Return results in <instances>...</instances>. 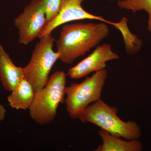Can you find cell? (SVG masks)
Instances as JSON below:
<instances>
[{
    "mask_svg": "<svg viewBox=\"0 0 151 151\" xmlns=\"http://www.w3.org/2000/svg\"><path fill=\"white\" fill-rule=\"evenodd\" d=\"M40 39L29 63L22 68L24 78L31 84L35 93L48 83L52 68L59 57V53L53 50L55 40L51 33Z\"/></svg>",
    "mask_w": 151,
    "mask_h": 151,
    "instance_id": "cell-5",
    "label": "cell"
},
{
    "mask_svg": "<svg viewBox=\"0 0 151 151\" xmlns=\"http://www.w3.org/2000/svg\"><path fill=\"white\" fill-rule=\"evenodd\" d=\"M6 110L4 107L0 104V121H3L5 117Z\"/></svg>",
    "mask_w": 151,
    "mask_h": 151,
    "instance_id": "cell-14",
    "label": "cell"
},
{
    "mask_svg": "<svg viewBox=\"0 0 151 151\" xmlns=\"http://www.w3.org/2000/svg\"><path fill=\"white\" fill-rule=\"evenodd\" d=\"M117 5L119 8L131 10L132 12L145 11L151 17V0H119Z\"/></svg>",
    "mask_w": 151,
    "mask_h": 151,
    "instance_id": "cell-12",
    "label": "cell"
},
{
    "mask_svg": "<svg viewBox=\"0 0 151 151\" xmlns=\"http://www.w3.org/2000/svg\"><path fill=\"white\" fill-rule=\"evenodd\" d=\"M108 75V70L104 68L94 72L81 83L66 86L64 103L70 118L78 119L89 105L101 99Z\"/></svg>",
    "mask_w": 151,
    "mask_h": 151,
    "instance_id": "cell-4",
    "label": "cell"
},
{
    "mask_svg": "<svg viewBox=\"0 0 151 151\" xmlns=\"http://www.w3.org/2000/svg\"><path fill=\"white\" fill-rule=\"evenodd\" d=\"M118 108L111 106L103 100L89 105L78 119L82 123H91L110 134L127 140L138 139L141 136L140 128L137 123L122 121L117 115Z\"/></svg>",
    "mask_w": 151,
    "mask_h": 151,
    "instance_id": "cell-2",
    "label": "cell"
},
{
    "mask_svg": "<svg viewBox=\"0 0 151 151\" xmlns=\"http://www.w3.org/2000/svg\"><path fill=\"white\" fill-rule=\"evenodd\" d=\"M24 77L22 68L14 64L0 44V81L4 89L11 92Z\"/></svg>",
    "mask_w": 151,
    "mask_h": 151,
    "instance_id": "cell-9",
    "label": "cell"
},
{
    "mask_svg": "<svg viewBox=\"0 0 151 151\" xmlns=\"http://www.w3.org/2000/svg\"><path fill=\"white\" fill-rule=\"evenodd\" d=\"M119 58V55L113 51L110 45L103 44L98 45L91 54L77 65L69 68L67 74L71 79L82 78L92 72L105 68L108 61Z\"/></svg>",
    "mask_w": 151,
    "mask_h": 151,
    "instance_id": "cell-8",
    "label": "cell"
},
{
    "mask_svg": "<svg viewBox=\"0 0 151 151\" xmlns=\"http://www.w3.org/2000/svg\"><path fill=\"white\" fill-rule=\"evenodd\" d=\"M67 0H43L44 9L47 23L55 18Z\"/></svg>",
    "mask_w": 151,
    "mask_h": 151,
    "instance_id": "cell-13",
    "label": "cell"
},
{
    "mask_svg": "<svg viewBox=\"0 0 151 151\" xmlns=\"http://www.w3.org/2000/svg\"><path fill=\"white\" fill-rule=\"evenodd\" d=\"M110 1H113V0H110Z\"/></svg>",
    "mask_w": 151,
    "mask_h": 151,
    "instance_id": "cell-16",
    "label": "cell"
},
{
    "mask_svg": "<svg viewBox=\"0 0 151 151\" xmlns=\"http://www.w3.org/2000/svg\"><path fill=\"white\" fill-rule=\"evenodd\" d=\"M47 23L43 0H31L14 21L18 31L19 43L27 45L39 37Z\"/></svg>",
    "mask_w": 151,
    "mask_h": 151,
    "instance_id": "cell-6",
    "label": "cell"
},
{
    "mask_svg": "<svg viewBox=\"0 0 151 151\" xmlns=\"http://www.w3.org/2000/svg\"><path fill=\"white\" fill-rule=\"evenodd\" d=\"M84 0H67L61 11L54 19L47 23L39 38L51 33L52 32L59 26L69 22L83 19L97 20L111 25L117 29H120L122 23L114 22L105 19L103 17L89 13L83 8L81 6Z\"/></svg>",
    "mask_w": 151,
    "mask_h": 151,
    "instance_id": "cell-7",
    "label": "cell"
},
{
    "mask_svg": "<svg viewBox=\"0 0 151 151\" xmlns=\"http://www.w3.org/2000/svg\"><path fill=\"white\" fill-rule=\"evenodd\" d=\"M8 96L9 105L16 110L29 109L32 104L35 92L29 82L24 77L11 91Z\"/></svg>",
    "mask_w": 151,
    "mask_h": 151,
    "instance_id": "cell-11",
    "label": "cell"
},
{
    "mask_svg": "<svg viewBox=\"0 0 151 151\" xmlns=\"http://www.w3.org/2000/svg\"><path fill=\"white\" fill-rule=\"evenodd\" d=\"M109 34V28L103 22L64 25L56 41L59 60L65 64H72L98 45Z\"/></svg>",
    "mask_w": 151,
    "mask_h": 151,
    "instance_id": "cell-1",
    "label": "cell"
},
{
    "mask_svg": "<svg viewBox=\"0 0 151 151\" xmlns=\"http://www.w3.org/2000/svg\"><path fill=\"white\" fill-rule=\"evenodd\" d=\"M66 74L62 70L52 74L48 83L35 93L30 107V117L37 124L47 125L54 121L60 104L65 102Z\"/></svg>",
    "mask_w": 151,
    "mask_h": 151,
    "instance_id": "cell-3",
    "label": "cell"
},
{
    "mask_svg": "<svg viewBox=\"0 0 151 151\" xmlns=\"http://www.w3.org/2000/svg\"><path fill=\"white\" fill-rule=\"evenodd\" d=\"M98 134L103 143L94 151H141L142 143L138 139L127 140L110 134L106 131L100 129Z\"/></svg>",
    "mask_w": 151,
    "mask_h": 151,
    "instance_id": "cell-10",
    "label": "cell"
},
{
    "mask_svg": "<svg viewBox=\"0 0 151 151\" xmlns=\"http://www.w3.org/2000/svg\"><path fill=\"white\" fill-rule=\"evenodd\" d=\"M148 30L149 31L151 32V17L149 18L148 22Z\"/></svg>",
    "mask_w": 151,
    "mask_h": 151,
    "instance_id": "cell-15",
    "label": "cell"
}]
</instances>
